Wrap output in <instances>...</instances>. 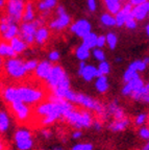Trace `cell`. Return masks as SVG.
Returning a JSON list of instances; mask_svg holds the SVG:
<instances>
[{
	"mask_svg": "<svg viewBox=\"0 0 149 150\" xmlns=\"http://www.w3.org/2000/svg\"><path fill=\"white\" fill-rule=\"evenodd\" d=\"M2 96L5 102L13 103L22 101L27 104H35L44 98V92L40 89L31 87H6L2 91Z\"/></svg>",
	"mask_w": 149,
	"mask_h": 150,
	"instance_id": "obj_1",
	"label": "cell"
},
{
	"mask_svg": "<svg viewBox=\"0 0 149 150\" xmlns=\"http://www.w3.org/2000/svg\"><path fill=\"white\" fill-rule=\"evenodd\" d=\"M63 118L66 121L76 129L89 128L93 126V119L91 112L88 110L78 112L75 108L66 112L63 115Z\"/></svg>",
	"mask_w": 149,
	"mask_h": 150,
	"instance_id": "obj_2",
	"label": "cell"
},
{
	"mask_svg": "<svg viewBox=\"0 0 149 150\" xmlns=\"http://www.w3.org/2000/svg\"><path fill=\"white\" fill-rule=\"evenodd\" d=\"M24 63L25 62H23L19 57L7 59L4 62V70L6 74L9 77L15 78V79H20V78L25 77V75L28 72L26 71Z\"/></svg>",
	"mask_w": 149,
	"mask_h": 150,
	"instance_id": "obj_3",
	"label": "cell"
},
{
	"mask_svg": "<svg viewBox=\"0 0 149 150\" xmlns=\"http://www.w3.org/2000/svg\"><path fill=\"white\" fill-rule=\"evenodd\" d=\"M75 103H78L82 106H84L87 110H95L97 114L102 117V119H105L106 117V112L107 110H104L103 105L100 102L96 99H94L93 97L88 96V95H84L82 93H77L76 94V100H75Z\"/></svg>",
	"mask_w": 149,
	"mask_h": 150,
	"instance_id": "obj_4",
	"label": "cell"
},
{
	"mask_svg": "<svg viewBox=\"0 0 149 150\" xmlns=\"http://www.w3.org/2000/svg\"><path fill=\"white\" fill-rule=\"evenodd\" d=\"M26 2L24 0H6L5 12L13 21L19 23L22 21Z\"/></svg>",
	"mask_w": 149,
	"mask_h": 150,
	"instance_id": "obj_5",
	"label": "cell"
},
{
	"mask_svg": "<svg viewBox=\"0 0 149 150\" xmlns=\"http://www.w3.org/2000/svg\"><path fill=\"white\" fill-rule=\"evenodd\" d=\"M38 26L35 22H22L20 24V33L19 37L22 40L25 41L28 45H31L35 43V33L38 30Z\"/></svg>",
	"mask_w": 149,
	"mask_h": 150,
	"instance_id": "obj_6",
	"label": "cell"
},
{
	"mask_svg": "<svg viewBox=\"0 0 149 150\" xmlns=\"http://www.w3.org/2000/svg\"><path fill=\"white\" fill-rule=\"evenodd\" d=\"M67 75H68L67 72L64 70V68L62 66L53 65L51 72H50V75H49L48 78H47L45 81H46L47 86H48V87L50 88V90L52 91V90L57 87L58 84H60V82H61Z\"/></svg>",
	"mask_w": 149,
	"mask_h": 150,
	"instance_id": "obj_7",
	"label": "cell"
},
{
	"mask_svg": "<svg viewBox=\"0 0 149 150\" xmlns=\"http://www.w3.org/2000/svg\"><path fill=\"white\" fill-rule=\"evenodd\" d=\"M70 31L76 37L82 39L84 35H87L89 33L92 31V25L90 21H88L87 19H79L73 24H71Z\"/></svg>",
	"mask_w": 149,
	"mask_h": 150,
	"instance_id": "obj_8",
	"label": "cell"
},
{
	"mask_svg": "<svg viewBox=\"0 0 149 150\" xmlns=\"http://www.w3.org/2000/svg\"><path fill=\"white\" fill-rule=\"evenodd\" d=\"M56 18L49 22L48 27L52 30L61 31L64 30L71 24V17L67 13H62V14H56Z\"/></svg>",
	"mask_w": 149,
	"mask_h": 150,
	"instance_id": "obj_9",
	"label": "cell"
},
{
	"mask_svg": "<svg viewBox=\"0 0 149 150\" xmlns=\"http://www.w3.org/2000/svg\"><path fill=\"white\" fill-rule=\"evenodd\" d=\"M11 108L16 114L17 119L20 121H25L29 116V108L27 106V103H24L22 101H16L11 103Z\"/></svg>",
	"mask_w": 149,
	"mask_h": 150,
	"instance_id": "obj_10",
	"label": "cell"
},
{
	"mask_svg": "<svg viewBox=\"0 0 149 150\" xmlns=\"http://www.w3.org/2000/svg\"><path fill=\"white\" fill-rule=\"evenodd\" d=\"M52 67H53V65H52V63L49 59H45V61L40 62L37 69L35 70V76L38 78H40V79L46 80L49 75H50Z\"/></svg>",
	"mask_w": 149,
	"mask_h": 150,
	"instance_id": "obj_11",
	"label": "cell"
},
{
	"mask_svg": "<svg viewBox=\"0 0 149 150\" xmlns=\"http://www.w3.org/2000/svg\"><path fill=\"white\" fill-rule=\"evenodd\" d=\"M144 86H145L144 80L141 77H137L124 84V87L121 90V94L123 96H131L133 92L138 91V90L141 89Z\"/></svg>",
	"mask_w": 149,
	"mask_h": 150,
	"instance_id": "obj_12",
	"label": "cell"
},
{
	"mask_svg": "<svg viewBox=\"0 0 149 150\" xmlns=\"http://www.w3.org/2000/svg\"><path fill=\"white\" fill-rule=\"evenodd\" d=\"M78 75L84 81L90 82L94 78H97L98 76H100L101 73L98 70V67H95L93 65H87L80 72H78Z\"/></svg>",
	"mask_w": 149,
	"mask_h": 150,
	"instance_id": "obj_13",
	"label": "cell"
},
{
	"mask_svg": "<svg viewBox=\"0 0 149 150\" xmlns=\"http://www.w3.org/2000/svg\"><path fill=\"white\" fill-rule=\"evenodd\" d=\"M148 13H149V1L144 3H141V4L135 5L133 7V15L137 21H143L148 17Z\"/></svg>",
	"mask_w": 149,
	"mask_h": 150,
	"instance_id": "obj_14",
	"label": "cell"
},
{
	"mask_svg": "<svg viewBox=\"0 0 149 150\" xmlns=\"http://www.w3.org/2000/svg\"><path fill=\"white\" fill-rule=\"evenodd\" d=\"M19 33H20V25H18V23L14 22V23L9 24V27L7 28V30L4 31L3 33H1L2 40L5 42H9V41L14 39L15 37H18Z\"/></svg>",
	"mask_w": 149,
	"mask_h": 150,
	"instance_id": "obj_15",
	"label": "cell"
},
{
	"mask_svg": "<svg viewBox=\"0 0 149 150\" xmlns=\"http://www.w3.org/2000/svg\"><path fill=\"white\" fill-rule=\"evenodd\" d=\"M49 29L50 28H47L46 26H41L38 28L37 33H35V44L41 46V45H44L46 43V41L49 39V35H50Z\"/></svg>",
	"mask_w": 149,
	"mask_h": 150,
	"instance_id": "obj_16",
	"label": "cell"
},
{
	"mask_svg": "<svg viewBox=\"0 0 149 150\" xmlns=\"http://www.w3.org/2000/svg\"><path fill=\"white\" fill-rule=\"evenodd\" d=\"M9 44L12 45L14 50L18 54H21V53H23V52H25L26 49L28 48V46H29V45H28L25 41L22 40L19 35L18 37H15L14 39H12V40L9 41Z\"/></svg>",
	"mask_w": 149,
	"mask_h": 150,
	"instance_id": "obj_17",
	"label": "cell"
},
{
	"mask_svg": "<svg viewBox=\"0 0 149 150\" xmlns=\"http://www.w3.org/2000/svg\"><path fill=\"white\" fill-rule=\"evenodd\" d=\"M117 101L118 100H114L112 103L109 104V106H107V112H109V114L114 116V118L116 120H122L125 118V116H124V110L118 105V102H117Z\"/></svg>",
	"mask_w": 149,
	"mask_h": 150,
	"instance_id": "obj_18",
	"label": "cell"
},
{
	"mask_svg": "<svg viewBox=\"0 0 149 150\" xmlns=\"http://www.w3.org/2000/svg\"><path fill=\"white\" fill-rule=\"evenodd\" d=\"M91 48L88 47L86 44L82 43L75 50V56L77 57V59L79 61H87L88 59H90L92 52H91Z\"/></svg>",
	"mask_w": 149,
	"mask_h": 150,
	"instance_id": "obj_19",
	"label": "cell"
},
{
	"mask_svg": "<svg viewBox=\"0 0 149 150\" xmlns=\"http://www.w3.org/2000/svg\"><path fill=\"white\" fill-rule=\"evenodd\" d=\"M95 79V89L101 94L106 93L109 91V88H110V83H109L106 75H100Z\"/></svg>",
	"mask_w": 149,
	"mask_h": 150,
	"instance_id": "obj_20",
	"label": "cell"
},
{
	"mask_svg": "<svg viewBox=\"0 0 149 150\" xmlns=\"http://www.w3.org/2000/svg\"><path fill=\"white\" fill-rule=\"evenodd\" d=\"M35 5L31 1H27L25 5V9H24L23 18H22V22H33L35 19Z\"/></svg>",
	"mask_w": 149,
	"mask_h": 150,
	"instance_id": "obj_21",
	"label": "cell"
},
{
	"mask_svg": "<svg viewBox=\"0 0 149 150\" xmlns=\"http://www.w3.org/2000/svg\"><path fill=\"white\" fill-rule=\"evenodd\" d=\"M0 54L2 57H6V59L17 57V55H18V53L14 50L12 45L5 43V41H2L0 44Z\"/></svg>",
	"mask_w": 149,
	"mask_h": 150,
	"instance_id": "obj_22",
	"label": "cell"
},
{
	"mask_svg": "<svg viewBox=\"0 0 149 150\" xmlns=\"http://www.w3.org/2000/svg\"><path fill=\"white\" fill-rule=\"evenodd\" d=\"M57 6V0H39L37 3V9L40 13L51 11Z\"/></svg>",
	"mask_w": 149,
	"mask_h": 150,
	"instance_id": "obj_23",
	"label": "cell"
},
{
	"mask_svg": "<svg viewBox=\"0 0 149 150\" xmlns=\"http://www.w3.org/2000/svg\"><path fill=\"white\" fill-rule=\"evenodd\" d=\"M129 123H131V121H129L127 118H124V119H122V120H116V121L112 122V123L109 125V128L112 131H114V132H118V131H122L127 128Z\"/></svg>",
	"mask_w": 149,
	"mask_h": 150,
	"instance_id": "obj_24",
	"label": "cell"
},
{
	"mask_svg": "<svg viewBox=\"0 0 149 150\" xmlns=\"http://www.w3.org/2000/svg\"><path fill=\"white\" fill-rule=\"evenodd\" d=\"M107 12L113 15H116L122 9V4L120 0H103Z\"/></svg>",
	"mask_w": 149,
	"mask_h": 150,
	"instance_id": "obj_25",
	"label": "cell"
},
{
	"mask_svg": "<svg viewBox=\"0 0 149 150\" xmlns=\"http://www.w3.org/2000/svg\"><path fill=\"white\" fill-rule=\"evenodd\" d=\"M97 41H98V35L93 31L89 33L87 35H84L82 39V43L86 44L88 47H90L91 49H94L95 47H97Z\"/></svg>",
	"mask_w": 149,
	"mask_h": 150,
	"instance_id": "obj_26",
	"label": "cell"
},
{
	"mask_svg": "<svg viewBox=\"0 0 149 150\" xmlns=\"http://www.w3.org/2000/svg\"><path fill=\"white\" fill-rule=\"evenodd\" d=\"M100 22L103 26H105V27H115V26H117L115 15L111 14V13H109V12L101 15Z\"/></svg>",
	"mask_w": 149,
	"mask_h": 150,
	"instance_id": "obj_27",
	"label": "cell"
},
{
	"mask_svg": "<svg viewBox=\"0 0 149 150\" xmlns=\"http://www.w3.org/2000/svg\"><path fill=\"white\" fill-rule=\"evenodd\" d=\"M9 124H11V120H9V115L5 110H2L0 112V131L2 134L6 132L9 128Z\"/></svg>",
	"mask_w": 149,
	"mask_h": 150,
	"instance_id": "obj_28",
	"label": "cell"
},
{
	"mask_svg": "<svg viewBox=\"0 0 149 150\" xmlns=\"http://www.w3.org/2000/svg\"><path fill=\"white\" fill-rule=\"evenodd\" d=\"M16 143V148L18 150H31L33 146V138L25 139V140L17 141Z\"/></svg>",
	"mask_w": 149,
	"mask_h": 150,
	"instance_id": "obj_29",
	"label": "cell"
},
{
	"mask_svg": "<svg viewBox=\"0 0 149 150\" xmlns=\"http://www.w3.org/2000/svg\"><path fill=\"white\" fill-rule=\"evenodd\" d=\"M147 68V64L145 63L143 59H137L133 61L131 64H129L128 69H131L133 71H137V72H143Z\"/></svg>",
	"mask_w": 149,
	"mask_h": 150,
	"instance_id": "obj_30",
	"label": "cell"
},
{
	"mask_svg": "<svg viewBox=\"0 0 149 150\" xmlns=\"http://www.w3.org/2000/svg\"><path fill=\"white\" fill-rule=\"evenodd\" d=\"M31 138V132L27 129H18V130L15 132L14 134V141L17 142V141H21V140H25V139H29Z\"/></svg>",
	"mask_w": 149,
	"mask_h": 150,
	"instance_id": "obj_31",
	"label": "cell"
},
{
	"mask_svg": "<svg viewBox=\"0 0 149 150\" xmlns=\"http://www.w3.org/2000/svg\"><path fill=\"white\" fill-rule=\"evenodd\" d=\"M106 45L111 50L116 49L117 45H118V37L115 33H106Z\"/></svg>",
	"mask_w": 149,
	"mask_h": 150,
	"instance_id": "obj_32",
	"label": "cell"
},
{
	"mask_svg": "<svg viewBox=\"0 0 149 150\" xmlns=\"http://www.w3.org/2000/svg\"><path fill=\"white\" fill-rule=\"evenodd\" d=\"M137 26H138V21H137V19L133 17V13L127 15V16H126L125 27L127 28V29H129V30H133V29L137 28Z\"/></svg>",
	"mask_w": 149,
	"mask_h": 150,
	"instance_id": "obj_33",
	"label": "cell"
},
{
	"mask_svg": "<svg viewBox=\"0 0 149 150\" xmlns=\"http://www.w3.org/2000/svg\"><path fill=\"white\" fill-rule=\"evenodd\" d=\"M137 77H140V75H139V72H137V71H133L131 70V69H126L125 72L123 73V81L125 82H128V81H131V80L135 79V78Z\"/></svg>",
	"mask_w": 149,
	"mask_h": 150,
	"instance_id": "obj_34",
	"label": "cell"
},
{
	"mask_svg": "<svg viewBox=\"0 0 149 150\" xmlns=\"http://www.w3.org/2000/svg\"><path fill=\"white\" fill-rule=\"evenodd\" d=\"M92 55H93V57L97 62H102L106 59V56H105V53L102 50V48L95 47L94 49H92Z\"/></svg>",
	"mask_w": 149,
	"mask_h": 150,
	"instance_id": "obj_35",
	"label": "cell"
},
{
	"mask_svg": "<svg viewBox=\"0 0 149 150\" xmlns=\"http://www.w3.org/2000/svg\"><path fill=\"white\" fill-rule=\"evenodd\" d=\"M98 70L101 73V75H107L111 72V65L107 61L99 62L98 64Z\"/></svg>",
	"mask_w": 149,
	"mask_h": 150,
	"instance_id": "obj_36",
	"label": "cell"
},
{
	"mask_svg": "<svg viewBox=\"0 0 149 150\" xmlns=\"http://www.w3.org/2000/svg\"><path fill=\"white\" fill-rule=\"evenodd\" d=\"M115 18H116V23L117 27H122V26H125L126 22V15L123 13V11H120L115 15Z\"/></svg>",
	"mask_w": 149,
	"mask_h": 150,
	"instance_id": "obj_37",
	"label": "cell"
},
{
	"mask_svg": "<svg viewBox=\"0 0 149 150\" xmlns=\"http://www.w3.org/2000/svg\"><path fill=\"white\" fill-rule=\"evenodd\" d=\"M38 65H39V62L37 59H29V61H26L24 63L25 66V69L27 72H31V71H35L37 69Z\"/></svg>",
	"mask_w": 149,
	"mask_h": 150,
	"instance_id": "obj_38",
	"label": "cell"
},
{
	"mask_svg": "<svg viewBox=\"0 0 149 150\" xmlns=\"http://www.w3.org/2000/svg\"><path fill=\"white\" fill-rule=\"evenodd\" d=\"M94 146L90 143H84V144H76L74 145L71 150H93Z\"/></svg>",
	"mask_w": 149,
	"mask_h": 150,
	"instance_id": "obj_39",
	"label": "cell"
},
{
	"mask_svg": "<svg viewBox=\"0 0 149 150\" xmlns=\"http://www.w3.org/2000/svg\"><path fill=\"white\" fill-rule=\"evenodd\" d=\"M60 57H61V54H60V52H58L57 50H52V51H50L48 53V59L51 62V63H56V62H58Z\"/></svg>",
	"mask_w": 149,
	"mask_h": 150,
	"instance_id": "obj_40",
	"label": "cell"
},
{
	"mask_svg": "<svg viewBox=\"0 0 149 150\" xmlns=\"http://www.w3.org/2000/svg\"><path fill=\"white\" fill-rule=\"evenodd\" d=\"M139 136L143 140H149V128L148 127H141L139 130Z\"/></svg>",
	"mask_w": 149,
	"mask_h": 150,
	"instance_id": "obj_41",
	"label": "cell"
},
{
	"mask_svg": "<svg viewBox=\"0 0 149 150\" xmlns=\"http://www.w3.org/2000/svg\"><path fill=\"white\" fill-rule=\"evenodd\" d=\"M87 5L90 12H96L97 9V1L96 0H87Z\"/></svg>",
	"mask_w": 149,
	"mask_h": 150,
	"instance_id": "obj_42",
	"label": "cell"
},
{
	"mask_svg": "<svg viewBox=\"0 0 149 150\" xmlns=\"http://www.w3.org/2000/svg\"><path fill=\"white\" fill-rule=\"evenodd\" d=\"M105 45H106V35H98V41H97L98 48H103Z\"/></svg>",
	"mask_w": 149,
	"mask_h": 150,
	"instance_id": "obj_43",
	"label": "cell"
},
{
	"mask_svg": "<svg viewBox=\"0 0 149 150\" xmlns=\"http://www.w3.org/2000/svg\"><path fill=\"white\" fill-rule=\"evenodd\" d=\"M146 114H140V115H138V117L136 118V124L138 126H141V125L144 124V122L146 121Z\"/></svg>",
	"mask_w": 149,
	"mask_h": 150,
	"instance_id": "obj_44",
	"label": "cell"
},
{
	"mask_svg": "<svg viewBox=\"0 0 149 150\" xmlns=\"http://www.w3.org/2000/svg\"><path fill=\"white\" fill-rule=\"evenodd\" d=\"M82 130H79V129L75 130L72 134V138L74 139V140H78V139L82 138Z\"/></svg>",
	"mask_w": 149,
	"mask_h": 150,
	"instance_id": "obj_45",
	"label": "cell"
},
{
	"mask_svg": "<svg viewBox=\"0 0 149 150\" xmlns=\"http://www.w3.org/2000/svg\"><path fill=\"white\" fill-rule=\"evenodd\" d=\"M147 1H149V0H128V2L131 3V4H133V6L138 4H141V3L147 2Z\"/></svg>",
	"mask_w": 149,
	"mask_h": 150,
	"instance_id": "obj_46",
	"label": "cell"
},
{
	"mask_svg": "<svg viewBox=\"0 0 149 150\" xmlns=\"http://www.w3.org/2000/svg\"><path fill=\"white\" fill-rule=\"evenodd\" d=\"M41 134H42V136L44 137L45 139H49L51 137V131L48 130V129H43V130L41 131Z\"/></svg>",
	"mask_w": 149,
	"mask_h": 150,
	"instance_id": "obj_47",
	"label": "cell"
},
{
	"mask_svg": "<svg viewBox=\"0 0 149 150\" xmlns=\"http://www.w3.org/2000/svg\"><path fill=\"white\" fill-rule=\"evenodd\" d=\"M93 127L95 130H101V128H102V125H101L100 122H98V121H94L93 122Z\"/></svg>",
	"mask_w": 149,
	"mask_h": 150,
	"instance_id": "obj_48",
	"label": "cell"
},
{
	"mask_svg": "<svg viewBox=\"0 0 149 150\" xmlns=\"http://www.w3.org/2000/svg\"><path fill=\"white\" fill-rule=\"evenodd\" d=\"M6 4V0H0V7L4 8V5Z\"/></svg>",
	"mask_w": 149,
	"mask_h": 150,
	"instance_id": "obj_49",
	"label": "cell"
},
{
	"mask_svg": "<svg viewBox=\"0 0 149 150\" xmlns=\"http://www.w3.org/2000/svg\"><path fill=\"white\" fill-rule=\"evenodd\" d=\"M142 101H145V102H148V103H149V93L147 94V95L144 97V98H143V100H142Z\"/></svg>",
	"mask_w": 149,
	"mask_h": 150,
	"instance_id": "obj_50",
	"label": "cell"
},
{
	"mask_svg": "<svg viewBox=\"0 0 149 150\" xmlns=\"http://www.w3.org/2000/svg\"><path fill=\"white\" fill-rule=\"evenodd\" d=\"M145 31H146V35H147V37L149 38V23L146 25V28H145Z\"/></svg>",
	"mask_w": 149,
	"mask_h": 150,
	"instance_id": "obj_51",
	"label": "cell"
},
{
	"mask_svg": "<svg viewBox=\"0 0 149 150\" xmlns=\"http://www.w3.org/2000/svg\"><path fill=\"white\" fill-rule=\"evenodd\" d=\"M143 150H149V140H148V143L143 147Z\"/></svg>",
	"mask_w": 149,
	"mask_h": 150,
	"instance_id": "obj_52",
	"label": "cell"
},
{
	"mask_svg": "<svg viewBox=\"0 0 149 150\" xmlns=\"http://www.w3.org/2000/svg\"><path fill=\"white\" fill-rule=\"evenodd\" d=\"M115 62H116V63H121V62H122V57L118 56V57H117V59H115Z\"/></svg>",
	"mask_w": 149,
	"mask_h": 150,
	"instance_id": "obj_53",
	"label": "cell"
},
{
	"mask_svg": "<svg viewBox=\"0 0 149 150\" xmlns=\"http://www.w3.org/2000/svg\"><path fill=\"white\" fill-rule=\"evenodd\" d=\"M145 89H146V91H147V92H148V93H149V81L147 82L146 84H145Z\"/></svg>",
	"mask_w": 149,
	"mask_h": 150,
	"instance_id": "obj_54",
	"label": "cell"
},
{
	"mask_svg": "<svg viewBox=\"0 0 149 150\" xmlns=\"http://www.w3.org/2000/svg\"><path fill=\"white\" fill-rule=\"evenodd\" d=\"M143 61H144L145 63H146L147 65H148V64H149V57H148V56H147V57H145V59H143Z\"/></svg>",
	"mask_w": 149,
	"mask_h": 150,
	"instance_id": "obj_55",
	"label": "cell"
},
{
	"mask_svg": "<svg viewBox=\"0 0 149 150\" xmlns=\"http://www.w3.org/2000/svg\"><path fill=\"white\" fill-rule=\"evenodd\" d=\"M53 150H63V148H62L61 146H56V147L53 148Z\"/></svg>",
	"mask_w": 149,
	"mask_h": 150,
	"instance_id": "obj_56",
	"label": "cell"
},
{
	"mask_svg": "<svg viewBox=\"0 0 149 150\" xmlns=\"http://www.w3.org/2000/svg\"><path fill=\"white\" fill-rule=\"evenodd\" d=\"M120 1H125V0H120Z\"/></svg>",
	"mask_w": 149,
	"mask_h": 150,
	"instance_id": "obj_57",
	"label": "cell"
},
{
	"mask_svg": "<svg viewBox=\"0 0 149 150\" xmlns=\"http://www.w3.org/2000/svg\"><path fill=\"white\" fill-rule=\"evenodd\" d=\"M41 150H45V149H41Z\"/></svg>",
	"mask_w": 149,
	"mask_h": 150,
	"instance_id": "obj_58",
	"label": "cell"
},
{
	"mask_svg": "<svg viewBox=\"0 0 149 150\" xmlns=\"http://www.w3.org/2000/svg\"><path fill=\"white\" fill-rule=\"evenodd\" d=\"M148 17H149V13H148Z\"/></svg>",
	"mask_w": 149,
	"mask_h": 150,
	"instance_id": "obj_59",
	"label": "cell"
},
{
	"mask_svg": "<svg viewBox=\"0 0 149 150\" xmlns=\"http://www.w3.org/2000/svg\"><path fill=\"white\" fill-rule=\"evenodd\" d=\"M148 41H149V38H148Z\"/></svg>",
	"mask_w": 149,
	"mask_h": 150,
	"instance_id": "obj_60",
	"label": "cell"
}]
</instances>
